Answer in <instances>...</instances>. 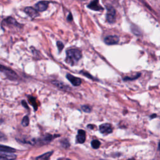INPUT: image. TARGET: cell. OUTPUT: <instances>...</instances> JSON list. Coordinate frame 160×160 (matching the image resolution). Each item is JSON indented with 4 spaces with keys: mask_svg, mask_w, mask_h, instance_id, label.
I'll list each match as a JSON object with an SVG mask.
<instances>
[{
    "mask_svg": "<svg viewBox=\"0 0 160 160\" xmlns=\"http://www.w3.org/2000/svg\"><path fill=\"white\" fill-rule=\"evenodd\" d=\"M16 155L11 152H0V160H14Z\"/></svg>",
    "mask_w": 160,
    "mask_h": 160,
    "instance_id": "8fae6325",
    "label": "cell"
},
{
    "mask_svg": "<svg viewBox=\"0 0 160 160\" xmlns=\"http://www.w3.org/2000/svg\"><path fill=\"white\" fill-rule=\"evenodd\" d=\"M28 100L29 101V103L34 107V110H37L38 105H37V103L36 102V99L32 96H29Z\"/></svg>",
    "mask_w": 160,
    "mask_h": 160,
    "instance_id": "2e32d148",
    "label": "cell"
},
{
    "mask_svg": "<svg viewBox=\"0 0 160 160\" xmlns=\"http://www.w3.org/2000/svg\"><path fill=\"white\" fill-rule=\"evenodd\" d=\"M16 151V149L8 146H4V145H2L0 144V152H14Z\"/></svg>",
    "mask_w": 160,
    "mask_h": 160,
    "instance_id": "5bb4252c",
    "label": "cell"
},
{
    "mask_svg": "<svg viewBox=\"0 0 160 160\" xmlns=\"http://www.w3.org/2000/svg\"><path fill=\"white\" fill-rule=\"evenodd\" d=\"M119 40V37L117 36H108L105 38L104 42L108 45H113L117 44Z\"/></svg>",
    "mask_w": 160,
    "mask_h": 160,
    "instance_id": "8992f818",
    "label": "cell"
},
{
    "mask_svg": "<svg viewBox=\"0 0 160 160\" xmlns=\"http://www.w3.org/2000/svg\"><path fill=\"white\" fill-rule=\"evenodd\" d=\"M158 149L160 150V141H159V142L158 144Z\"/></svg>",
    "mask_w": 160,
    "mask_h": 160,
    "instance_id": "83f0119b",
    "label": "cell"
},
{
    "mask_svg": "<svg viewBox=\"0 0 160 160\" xmlns=\"http://www.w3.org/2000/svg\"><path fill=\"white\" fill-rule=\"evenodd\" d=\"M58 160H71L70 159H68V158H59L58 159Z\"/></svg>",
    "mask_w": 160,
    "mask_h": 160,
    "instance_id": "4316f807",
    "label": "cell"
},
{
    "mask_svg": "<svg viewBox=\"0 0 160 160\" xmlns=\"http://www.w3.org/2000/svg\"><path fill=\"white\" fill-rule=\"evenodd\" d=\"M140 76V74H136L134 77H132V78H129V77H126L124 80V81H127V80H132V79H136L138 78L139 76Z\"/></svg>",
    "mask_w": 160,
    "mask_h": 160,
    "instance_id": "7402d4cb",
    "label": "cell"
},
{
    "mask_svg": "<svg viewBox=\"0 0 160 160\" xmlns=\"http://www.w3.org/2000/svg\"><path fill=\"white\" fill-rule=\"evenodd\" d=\"M86 140V132L84 130L79 129L76 136V142L78 143H83Z\"/></svg>",
    "mask_w": 160,
    "mask_h": 160,
    "instance_id": "7c38bea8",
    "label": "cell"
},
{
    "mask_svg": "<svg viewBox=\"0 0 160 160\" xmlns=\"http://www.w3.org/2000/svg\"><path fill=\"white\" fill-rule=\"evenodd\" d=\"M22 104L25 107L26 106V108H27V109H28V105H27V103L26 102V101H22Z\"/></svg>",
    "mask_w": 160,
    "mask_h": 160,
    "instance_id": "d4e9b609",
    "label": "cell"
},
{
    "mask_svg": "<svg viewBox=\"0 0 160 160\" xmlns=\"http://www.w3.org/2000/svg\"><path fill=\"white\" fill-rule=\"evenodd\" d=\"M81 52L76 49H71L66 51V62L71 65H75L81 58Z\"/></svg>",
    "mask_w": 160,
    "mask_h": 160,
    "instance_id": "6da1fadb",
    "label": "cell"
},
{
    "mask_svg": "<svg viewBox=\"0 0 160 160\" xmlns=\"http://www.w3.org/2000/svg\"><path fill=\"white\" fill-rule=\"evenodd\" d=\"M61 144L65 148H67L69 146V143L67 139H63L62 141H61Z\"/></svg>",
    "mask_w": 160,
    "mask_h": 160,
    "instance_id": "ffe728a7",
    "label": "cell"
},
{
    "mask_svg": "<svg viewBox=\"0 0 160 160\" xmlns=\"http://www.w3.org/2000/svg\"><path fill=\"white\" fill-rule=\"evenodd\" d=\"M52 84H53L54 86L58 87L59 89L63 90V91H68L69 90V87L64 84L62 82H59L58 81H52Z\"/></svg>",
    "mask_w": 160,
    "mask_h": 160,
    "instance_id": "4fadbf2b",
    "label": "cell"
},
{
    "mask_svg": "<svg viewBox=\"0 0 160 160\" xmlns=\"http://www.w3.org/2000/svg\"><path fill=\"white\" fill-rule=\"evenodd\" d=\"M57 47L58 48V50H59V52H61L62 51V49H63L64 48V44H62V42L61 41H58L57 42Z\"/></svg>",
    "mask_w": 160,
    "mask_h": 160,
    "instance_id": "44dd1931",
    "label": "cell"
},
{
    "mask_svg": "<svg viewBox=\"0 0 160 160\" xmlns=\"http://www.w3.org/2000/svg\"><path fill=\"white\" fill-rule=\"evenodd\" d=\"M4 23V26H18L19 27L21 24H19L16 19H14L12 17H8L6 19H4V21H2V24Z\"/></svg>",
    "mask_w": 160,
    "mask_h": 160,
    "instance_id": "30bf717a",
    "label": "cell"
},
{
    "mask_svg": "<svg viewBox=\"0 0 160 160\" xmlns=\"http://www.w3.org/2000/svg\"><path fill=\"white\" fill-rule=\"evenodd\" d=\"M24 12L32 18H35L39 16V12L38 11L32 7H26L24 9Z\"/></svg>",
    "mask_w": 160,
    "mask_h": 160,
    "instance_id": "52a82bcc",
    "label": "cell"
},
{
    "mask_svg": "<svg viewBox=\"0 0 160 160\" xmlns=\"http://www.w3.org/2000/svg\"><path fill=\"white\" fill-rule=\"evenodd\" d=\"M5 139H6L5 135H4V134H2V132H0V140H1V141H3V140H4Z\"/></svg>",
    "mask_w": 160,
    "mask_h": 160,
    "instance_id": "cb8c5ba5",
    "label": "cell"
},
{
    "mask_svg": "<svg viewBox=\"0 0 160 160\" xmlns=\"http://www.w3.org/2000/svg\"><path fill=\"white\" fill-rule=\"evenodd\" d=\"M81 72H82V74H83V75H84L85 76H86V77H88V78H90V79H94L93 78V77L91 76V75H90L88 72H82V71H81Z\"/></svg>",
    "mask_w": 160,
    "mask_h": 160,
    "instance_id": "603a6c76",
    "label": "cell"
},
{
    "mask_svg": "<svg viewBox=\"0 0 160 160\" xmlns=\"http://www.w3.org/2000/svg\"><path fill=\"white\" fill-rule=\"evenodd\" d=\"M106 19L109 23H114L116 20V11L112 6H107Z\"/></svg>",
    "mask_w": 160,
    "mask_h": 160,
    "instance_id": "3957f363",
    "label": "cell"
},
{
    "mask_svg": "<svg viewBox=\"0 0 160 160\" xmlns=\"http://www.w3.org/2000/svg\"><path fill=\"white\" fill-rule=\"evenodd\" d=\"M88 7L94 11H101L103 10V8L99 3V0H92L88 5Z\"/></svg>",
    "mask_w": 160,
    "mask_h": 160,
    "instance_id": "277c9868",
    "label": "cell"
},
{
    "mask_svg": "<svg viewBox=\"0 0 160 160\" xmlns=\"http://www.w3.org/2000/svg\"><path fill=\"white\" fill-rule=\"evenodd\" d=\"M53 151H49L39 156H38L36 158V160H49L50 159V157L52 154Z\"/></svg>",
    "mask_w": 160,
    "mask_h": 160,
    "instance_id": "9a60e30c",
    "label": "cell"
},
{
    "mask_svg": "<svg viewBox=\"0 0 160 160\" xmlns=\"http://www.w3.org/2000/svg\"><path fill=\"white\" fill-rule=\"evenodd\" d=\"M66 78L74 86H78L81 84V79L80 78H76L70 74H68L66 75Z\"/></svg>",
    "mask_w": 160,
    "mask_h": 160,
    "instance_id": "ba28073f",
    "label": "cell"
},
{
    "mask_svg": "<svg viewBox=\"0 0 160 160\" xmlns=\"http://www.w3.org/2000/svg\"><path fill=\"white\" fill-rule=\"evenodd\" d=\"M99 131L102 134H110L112 131V129L111 126L109 124L105 123L100 125Z\"/></svg>",
    "mask_w": 160,
    "mask_h": 160,
    "instance_id": "9c48e42d",
    "label": "cell"
},
{
    "mask_svg": "<svg viewBox=\"0 0 160 160\" xmlns=\"http://www.w3.org/2000/svg\"><path fill=\"white\" fill-rule=\"evenodd\" d=\"M0 71L2 72L6 75V76L10 80H16L18 78V75L14 71L1 64H0Z\"/></svg>",
    "mask_w": 160,
    "mask_h": 160,
    "instance_id": "7a4b0ae2",
    "label": "cell"
},
{
    "mask_svg": "<svg viewBox=\"0 0 160 160\" xmlns=\"http://www.w3.org/2000/svg\"><path fill=\"white\" fill-rule=\"evenodd\" d=\"M82 110L85 112H90L91 111V108L88 105H83L81 106Z\"/></svg>",
    "mask_w": 160,
    "mask_h": 160,
    "instance_id": "d6986e66",
    "label": "cell"
},
{
    "mask_svg": "<svg viewBox=\"0 0 160 160\" xmlns=\"http://www.w3.org/2000/svg\"><path fill=\"white\" fill-rule=\"evenodd\" d=\"M49 2L47 1H41L35 4V9L40 12L44 11L48 8Z\"/></svg>",
    "mask_w": 160,
    "mask_h": 160,
    "instance_id": "5b68a950",
    "label": "cell"
},
{
    "mask_svg": "<svg viewBox=\"0 0 160 160\" xmlns=\"http://www.w3.org/2000/svg\"><path fill=\"white\" fill-rule=\"evenodd\" d=\"M29 118L28 116H26L23 118L22 120V125L24 127L27 126L29 125Z\"/></svg>",
    "mask_w": 160,
    "mask_h": 160,
    "instance_id": "ac0fdd59",
    "label": "cell"
},
{
    "mask_svg": "<svg viewBox=\"0 0 160 160\" xmlns=\"http://www.w3.org/2000/svg\"><path fill=\"white\" fill-rule=\"evenodd\" d=\"M101 145V142L98 141V140H93L92 142H91V146L92 148H93L94 149H98L99 148Z\"/></svg>",
    "mask_w": 160,
    "mask_h": 160,
    "instance_id": "e0dca14e",
    "label": "cell"
},
{
    "mask_svg": "<svg viewBox=\"0 0 160 160\" xmlns=\"http://www.w3.org/2000/svg\"><path fill=\"white\" fill-rule=\"evenodd\" d=\"M68 21H71L72 19V16H71V14H69V16H68Z\"/></svg>",
    "mask_w": 160,
    "mask_h": 160,
    "instance_id": "484cf974",
    "label": "cell"
}]
</instances>
